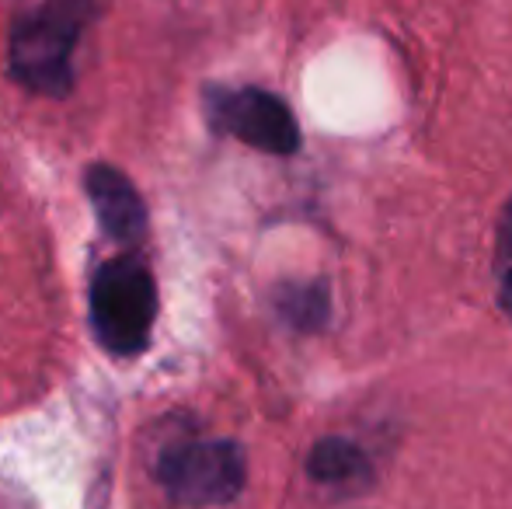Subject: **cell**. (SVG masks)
I'll return each mask as SVG.
<instances>
[{"instance_id": "1", "label": "cell", "mask_w": 512, "mask_h": 509, "mask_svg": "<svg viewBox=\"0 0 512 509\" xmlns=\"http://www.w3.org/2000/svg\"><path fill=\"white\" fill-rule=\"evenodd\" d=\"M98 14V0H18L11 28V74L35 95L67 98L74 49Z\"/></svg>"}, {"instance_id": "2", "label": "cell", "mask_w": 512, "mask_h": 509, "mask_svg": "<svg viewBox=\"0 0 512 509\" xmlns=\"http://www.w3.org/2000/svg\"><path fill=\"white\" fill-rule=\"evenodd\" d=\"M157 318V286L150 269L133 255H119L95 272L91 283V325L102 346L115 356L147 349Z\"/></svg>"}, {"instance_id": "3", "label": "cell", "mask_w": 512, "mask_h": 509, "mask_svg": "<svg viewBox=\"0 0 512 509\" xmlns=\"http://www.w3.org/2000/svg\"><path fill=\"white\" fill-rule=\"evenodd\" d=\"M157 482L189 506H220L241 496L248 461L234 440H192L157 457Z\"/></svg>"}, {"instance_id": "4", "label": "cell", "mask_w": 512, "mask_h": 509, "mask_svg": "<svg viewBox=\"0 0 512 509\" xmlns=\"http://www.w3.org/2000/svg\"><path fill=\"white\" fill-rule=\"evenodd\" d=\"M206 112L216 133H227L262 154H297L300 126L293 119L290 105L279 95L262 88H216L206 95Z\"/></svg>"}, {"instance_id": "5", "label": "cell", "mask_w": 512, "mask_h": 509, "mask_svg": "<svg viewBox=\"0 0 512 509\" xmlns=\"http://www.w3.org/2000/svg\"><path fill=\"white\" fill-rule=\"evenodd\" d=\"M84 189H88L91 210H95L98 224L112 241L119 245H136L147 234V206H143L140 192L133 189L126 175L112 164H91L84 175Z\"/></svg>"}, {"instance_id": "6", "label": "cell", "mask_w": 512, "mask_h": 509, "mask_svg": "<svg viewBox=\"0 0 512 509\" xmlns=\"http://www.w3.org/2000/svg\"><path fill=\"white\" fill-rule=\"evenodd\" d=\"M307 475L317 485H328L338 492H366L373 482L370 457L342 436H324L310 447L307 454Z\"/></svg>"}, {"instance_id": "7", "label": "cell", "mask_w": 512, "mask_h": 509, "mask_svg": "<svg viewBox=\"0 0 512 509\" xmlns=\"http://www.w3.org/2000/svg\"><path fill=\"white\" fill-rule=\"evenodd\" d=\"M272 300H276L279 318L297 332H321L331 321V286L324 279L279 283Z\"/></svg>"}, {"instance_id": "8", "label": "cell", "mask_w": 512, "mask_h": 509, "mask_svg": "<svg viewBox=\"0 0 512 509\" xmlns=\"http://www.w3.org/2000/svg\"><path fill=\"white\" fill-rule=\"evenodd\" d=\"M495 252H499V265H506L512 258V199L499 220V245H495Z\"/></svg>"}, {"instance_id": "9", "label": "cell", "mask_w": 512, "mask_h": 509, "mask_svg": "<svg viewBox=\"0 0 512 509\" xmlns=\"http://www.w3.org/2000/svg\"><path fill=\"white\" fill-rule=\"evenodd\" d=\"M499 300H502V311L512 318V269L502 276V293H499Z\"/></svg>"}]
</instances>
